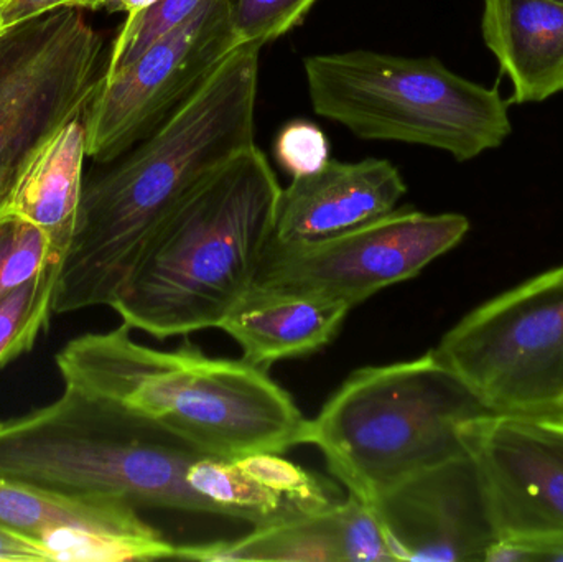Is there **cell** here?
<instances>
[{"mask_svg": "<svg viewBox=\"0 0 563 562\" xmlns=\"http://www.w3.org/2000/svg\"><path fill=\"white\" fill-rule=\"evenodd\" d=\"M261 48L238 46L164 124L85 180L53 312L111 306L177 205L256 145Z\"/></svg>", "mask_w": 563, "mask_h": 562, "instance_id": "obj_1", "label": "cell"}, {"mask_svg": "<svg viewBox=\"0 0 563 562\" xmlns=\"http://www.w3.org/2000/svg\"><path fill=\"white\" fill-rule=\"evenodd\" d=\"M131 332L122 323L69 340L55 356L65 386L152 419L210 458L285 454L305 444L308 419L267 370L213 359L188 342L151 349Z\"/></svg>", "mask_w": 563, "mask_h": 562, "instance_id": "obj_2", "label": "cell"}, {"mask_svg": "<svg viewBox=\"0 0 563 562\" xmlns=\"http://www.w3.org/2000/svg\"><path fill=\"white\" fill-rule=\"evenodd\" d=\"M280 190L257 145L236 155L168 214L109 307L157 339L220 329L256 283Z\"/></svg>", "mask_w": 563, "mask_h": 562, "instance_id": "obj_3", "label": "cell"}, {"mask_svg": "<svg viewBox=\"0 0 563 562\" xmlns=\"http://www.w3.org/2000/svg\"><path fill=\"white\" fill-rule=\"evenodd\" d=\"M201 458L210 455L152 419L68 386L48 406L0 422V478L137 508L213 517L188 487Z\"/></svg>", "mask_w": 563, "mask_h": 562, "instance_id": "obj_4", "label": "cell"}, {"mask_svg": "<svg viewBox=\"0 0 563 562\" xmlns=\"http://www.w3.org/2000/svg\"><path fill=\"white\" fill-rule=\"evenodd\" d=\"M492 415L432 350L351 373L313 419L305 444L347 494L374 505L406 478L465 454L463 422Z\"/></svg>", "mask_w": 563, "mask_h": 562, "instance_id": "obj_5", "label": "cell"}, {"mask_svg": "<svg viewBox=\"0 0 563 562\" xmlns=\"http://www.w3.org/2000/svg\"><path fill=\"white\" fill-rule=\"evenodd\" d=\"M303 71L313 111L364 141L426 145L466 162L511 134L509 102L498 89L462 78L432 56L351 49L308 56Z\"/></svg>", "mask_w": 563, "mask_h": 562, "instance_id": "obj_6", "label": "cell"}, {"mask_svg": "<svg viewBox=\"0 0 563 562\" xmlns=\"http://www.w3.org/2000/svg\"><path fill=\"white\" fill-rule=\"evenodd\" d=\"M432 352L493 415L563 416V266L483 304Z\"/></svg>", "mask_w": 563, "mask_h": 562, "instance_id": "obj_7", "label": "cell"}, {"mask_svg": "<svg viewBox=\"0 0 563 562\" xmlns=\"http://www.w3.org/2000/svg\"><path fill=\"white\" fill-rule=\"evenodd\" d=\"M82 9L56 7L0 33V203L26 158L81 119L104 76V40Z\"/></svg>", "mask_w": 563, "mask_h": 562, "instance_id": "obj_8", "label": "cell"}, {"mask_svg": "<svg viewBox=\"0 0 563 562\" xmlns=\"http://www.w3.org/2000/svg\"><path fill=\"white\" fill-rule=\"evenodd\" d=\"M468 230L463 214L396 208L318 240L282 243L273 238L253 287L323 297L354 309L379 290L419 276L462 243Z\"/></svg>", "mask_w": 563, "mask_h": 562, "instance_id": "obj_9", "label": "cell"}, {"mask_svg": "<svg viewBox=\"0 0 563 562\" xmlns=\"http://www.w3.org/2000/svg\"><path fill=\"white\" fill-rule=\"evenodd\" d=\"M238 46L230 0H207L131 65L102 76L82 115L88 157L109 164L151 135Z\"/></svg>", "mask_w": 563, "mask_h": 562, "instance_id": "obj_10", "label": "cell"}, {"mask_svg": "<svg viewBox=\"0 0 563 562\" xmlns=\"http://www.w3.org/2000/svg\"><path fill=\"white\" fill-rule=\"evenodd\" d=\"M501 540L563 537V416L485 415L463 422Z\"/></svg>", "mask_w": 563, "mask_h": 562, "instance_id": "obj_11", "label": "cell"}, {"mask_svg": "<svg viewBox=\"0 0 563 562\" xmlns=\"http://www.w3.org/2000/svg\"><path fill=\"white\" fill-rule=\"evenodd\" d=\"M371 507L394 561L486 562L501 541L468 452L406 478Z\"/></svg>", "mask_w": 563, "mask_h": 562, "instance_id": "obj_12", "label": "cell"}, {"mask_svg": "<svg viewBox=\"0 0 563 562\" xmlns=\"http://www.w3.org/2000/svg\"><path fill=\"white\" fill-rule=\"evenodd\" d=\"M0 528L38 541L53 561L177 560L178 547L131 502L0 478Z\"/></svg>", "mask_w": 563, "mask_h": 562, "instance_id": "obj_13", "label": "cell"}, {"mask_svg": "<svg viewBox=\"0 0 563 562\" xmlns=\"http://www.w3.org/2000/svg\"><path fill=\"white\" fill-rule=\"evenodd\" d=\"M280 455L261 452L236 459H198L188 469V487L213 517L244 521L253 528L324 514L343 500L336 484Z\"/></svg>", "mask_w": 563, "mask_h": 562, "instance_id": "obj_14", "label": "cell"}, {"mask_svg": "<svg viewBox=\"0 0 563 562\" xmlns=\"http://www.w3.org/2000/svg\"><path fill=\"white\" fill-rule=\"evenodd\" d=\"M407 185L393 162L328 161L282 188L274 240L310 241L343 233L396 210Z\"/></svg>", "mask_w": 563, "mask_h": 562, "instance_id": "obj_15", "label": "cell"}, {"mask_svg": "<svg viewBox=\"0 0 563 562\" xmlns=\"http://www.w3.org/2000/svg\"><path fill=\"white\" fill-rule=\"evenodd\" d=\"M353 307L346 302L253 287L220 329L243 350L244 362L269 370L333 342Z\"/></svg>", "mask_w": 563, "mask_h": 562, "instance_id": "obj_16", "label": "cell"}, {"mask_svg": "<svg viewBox=\"0 0 563 562\" xmlns=\"http://www.w3.org/2000/svg\"><path fill=\"white\" fill-rule=\"evenodd\" d=\"M482 32L515 86L508 102H539L563 91V3L485 0Z\"/></svg>", "mask_w": 563, "mask_h": 562, "instance_id": "obj_17", "label": "cell"}, {"mask_svg": "<svg viewBox=\"0 0 563 562\" xmlns=\"http://www.w3.org/2000/svg\"><path fill=\"white\" fill-rule=\"evenodd\" d=\"M86 158L85 124L75 119L26 158L0 205V217L20 218L45 231L62 260L75 233Z\"/></svg>", "mask_w": 563, "mask_h": 562, "instance_id": "obj_18", "label": "cell"}, {"mask_svg": "<svg viewBox=\"0 0 563 562\" xmlns=\"http://www.w3.org/2000/svg\"><path fill=\"white\" fill-rule=\"evenodd\" d=\"M340 504L324 514L254 528L238 540L178 547L177 560L343 562Z\"/></svg>", "mask_w": 563, "mask_h": 562, "instance_id": "obj_19", "label": "cell"}, {"mask_svg": "<svg viewBox=\"0 0 563 562\" xmlns=\"http://www.w3.org/2000/svg\"><path fill=\"white\" fill-rule=\"evenodd\" d=\"M62 264L0 297V368L29 353L52 319Z\"/></svg>", "mask_w": 563, "mask_h": 562, "instance_id": "obj_20", "label": "cell"}, {"mask_svg": "<svg viewBox=\"0 0 563 562\" xmlns=\"http://www.w3.org/2000/svg\"><path fill=\"white\" fill-rule=\"evenodd\" d=\"M62 263L45 231L20 218L0 217V297Z\"/></svg>", "mask_w": 563, "mask_h": 562, "instance_id": "obj_21", "label": "cell"}, {"mask_svg": "<svg viewBox=\"0 0 563 562\" xmlns=\"http://www.w3.org/2000/svg\"><path fill=\"white\" fill-rule=\"evenodd\" d=\"M205 2L207 0H157L154 5L128 16L109 53L104 76L131 65L152 43L194 15Z\"/></svg>", "mask_w": 563, "mask_h": 562, "instance_id": "obj_22", "label": "cell"}, {"mask_svg": "<svg viewBox=\"0 0 563 562\" xmlns=\"http://www.w3.org/2000/svg\"><path fill=\"white\" fill-rule=\"evenodd\" d=\"M318 0H230L231 22L241 45L266 43L297 29Z\"/></svg>", "mask_w": 563, "mask_h": 562, "instance_id": "obj_23", "label": "cell"}, {"mask_svg": "<svg viewBox=\"0 0 563 562\" xmlns=\"http://www.w3.org/2000/svg\"><path fill=\"white\" fill-rule=\"evenodd\" d=\"M338 511L343 562H394L379 518L371 505L347 494Z\"/></svg>", "mask_w": 563, "mask_h": 562, "instance_id": "obj_24", "label": "cell"}, {"mask_svg": "<svg viewBox=\"0 0 563 562\" xmlns=\"http://www.w3.org/2000/svg\"><path fill=\"white\" fill-rule=\"evenodd\" d=\"M274 154L291 178L301 177L320 170L330 161V144L317 124L297 119L282 128Z\"/></svg>", "mask_w": 563, "mask_h": 562, "instance_id": "obj_25", "label": "cell"}, {"mask_svg": "<svg viewBox=\"0 0 563 562\" xmlns=\"http://www.w3.org/2000/svg\"><path fill=\"white\" fill-rule=\"evenodd\" d=\"M563 561V537L544 540H501L486 562Z\"/></svg>", "mask_w": 563, "mask_h": 562, "instance_id": "obj_26", "label": "cell"}, {"mask_svg": "<svg viewBox=\"0 0 563 562\" xmlns=\"http://www.w3.org/2000/svg\"><path fill=\"white\" fill-rule=\"evenodd\" d=\"M0 561L7 562H43L53 561L49 551L38 541L30 540L22 535L0 528Z\"/></svg>", "mask_w": 563, "mask_h": 562, "instance_id": "obj_27", "label": "cell"}, {"mask_svg": "<svg viewBox=\"0 0 563 562\" xmlns=\"http://www.w3.org/2000/svg\"><path fill=\"white\" fill-rule=\"evenodd\" d=\"M69 3H71V0H3V29L25 22V20L48 12V10L56 9V7L69 5Z\"/></svg>", "mask_w": 563, "mask_h": 562, "instance_id": "obj_28", "label": "cell"}, {"mask_svg": "<svg viewBox=\"0 0 563 562\" xmlns=\"http://www.w3.org/2000/svg\"><path fill=\"white\" fill-rule=\"evenodd\" d=\"M155 2L157 0H102L101 9L108 12H124L125 15L132 16L154 5Z\"/></svg>", "mask_w": 563, "mask_h": 562, "instance_id": "obj_29", "label": "cell"}, {"mask_svg": "<svg viewBox=\"0 0 563 562\" xmlns=\"http://www.w3.org/2000/svg\"><path fill=\"white\" fill-rule=\"evenodd\" d=\"M102 0H71L69 5L78 7V9H91L98 10L101 9Z\"/></svg>", "mask_w": 563, "mask_h": 562, "instance_id": "obj_30", "label": "cell"}, {"mask_svg": "<svg viewBox=\"0 0 563 562\" xmlns=\"http://www.w3.org/2000/svg\"><path fill=\"white\" fill-rule=\"evenodd\" d=\"M2 3H3V0H0V33L3 32V25H2Z\"/></svg>", "mask_w": 563, "mask_h": 562, "instance_id": "obj_31", "label": "cell"}, {"mask_svg": "<svg viewBox=\"0 0 563 562\" xmlns=\"http://www.w3.org/2000/svg\"><path fill=\"white\" fill-rule=\"evenodd\" d=\"M554 2L563 3V0H554Z\"/></svg>", "mask_w": 563, "mask_h": 562, "instance_id": "obj_32", "label": "cell"}]
</instances>
